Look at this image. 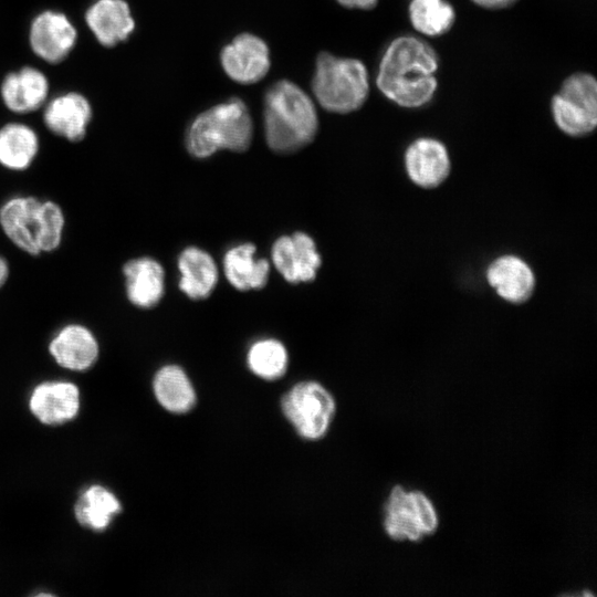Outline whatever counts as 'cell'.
<instances>
[{
    "label": "cell",
    "instance_id": "cell-1",
    "mask_svg": "<svg viewBox=\"0 0 597 597\" xmlns=\"http://www.w3.org/2000/svg\"><path fill=\"white\" fill-rule=\"evenodd\" d=\"M438 67V55L428 42L413 35H400L384 51L376 84L396 105L420 108L429 104L437 92Z\"/></svg>",
    "mask_w": 597,
    "mask_h": 597
},
{
    "label": "cell",
    "instance_id": "cell-2",
    "mask_svg": "<svg viewBox=\"0 0 597 597\" xmlns=\"http://www.w3.org/2000/svg\"><path fill=\"white\" fill-rule=\"evenodd\" d=\"M264 134L275 153L290 154L308 145L318 129L316 108L296 84L282 80L264 96Z\"/></svg>",
    "mask_w": 597,
    "mask_h": 597
},
{
    "label": "cell",
    "instance_id": "cell-3",
    "mask_svg": "<svg viewBox=\"0 0 597 597\" xmlns=\"http://www.w3.org/2000/svg\"><path fill=\"white\" fill-rule=\"evenodd\" d=\"M253 135L245 103L232 97L200 113L186 134V147L196 158H207L221 149L244 151Z\"/></svg>",
    "mask_w": 597,
    "mask_h": 597
},
{
    "label": "cell",
    "instance_id": "cell-4",
    "mask_svg": "<svg viewBox=\"0 0 597 597\" xmlns=\"http://www.w3.org/2000/svg\"><path fill=\"white\" fill-rule=\"evenodd\" d=\"M312 90L324 109L338 114L355 112L369 94L366 66L358 59L322 52L316 59Z\"/></svg>",
    "mask_w": 597,
    "mask_h": 597
},
{
    "label": "cell",
    "instance_id": "cell-5",
    "mask_svg": "<svg viewBox=\"0 0 597 597\" xmlns=\"http://www.w3.org/2000/svg\"><path fill=\"white\" fill-rule=\"evenodd\" d=\"M554 123L566 135L583 137L597 125V82L594 75L577 72L567 76L553 96Z\"/></svg>",
    "mask_w": 597,
    "mask_h": 597
},
{
    "label": "cell",
    "instance_id": "cell-6",
    "mask_svg": "<svg viewBox=\"0 0 597 597\" xmlns=\"http://www.w3.org/2000/svg\"><path fill=\"white\" fill-rule=\"evenodd\" d=\"M281 406L297 433L310 440L325 434L335 411L333 397L315 381L295 385L284 395Z\"/></svg>",
    "mask_w": 597,
    "mask_h": 597
},
{
    "label": "cell",
    "instance_id": "cell-7",
    "mask_svg": "<svg viewBox=\"0 0 597 597\" xmlns=\"http://www.w3.org/2000/svg\"><path fill=\"white\" fill-rule=\"evenodd\" d=\"M437 513L421 492L395 486L385 506V528L395 540L417 541L437 528Z\"/></svg>",
    "mask_w": 597,
    "mask_h": 597
},
{
    "label": "cell",
    "instance_id": "cell-8",
    "mask_svg": "<svg viewBox=\"0 0 597 597\" xmlns=\"http://www.w3.org/2000/svg\"><path fill=\"white\" fill-rule=\"evenodd\" d=\"M220 62L231 80L240 84H253L261 81L270 70V50L261 38L241 33L222 48Z\"/></svg>",
    "mask_w": 597,
    "mask_h": 597
},
{
    "label": "cell",
    "instance_id": "cell-9",
    "mask_svg": "<svg viewBox=\"0 0 597 597\" xmlns=\"http://www.w3.org/2000/svg\"><path fill=\"white\" fill-rule=\"evenodd\" d=\"M271 259L284 280L293 284L314 280L322 262L314 240L304 232L277 238Z\"/></svg>",
    "mask_w": 597,
    "mask_h": 597
},
{
    "label": "cell",
    "instance_id": "cell-10",
    "mask_svg": "<svg viewBox=\"0 0 597 597\" xmlns=\"http://www.w3.org/2000/svg\"><path fill=\"white\" fill-rule=\"evenodd\" d=\"M28 405L41 423L60 426L77 416L80 390L74 383L67 380L42 381L32 389Z\"/></svg>",
    "mask_w": 597,
    "mask_h": 597
},
{
    "label": "cell",
    "instance_id": "cell-11",
    "mask_svg": "<svg viewBox=\"0 0 597 597\" xmlns=\"http://www.w3.org/2000/svg\"><path fill=\"white\" fill-rule=\"evenodd\" d=\"M49 353L62 368L85 371L98 359L100 344L87 326L69 323L53 335L49 343Z\"/></svg>",
    "mask_w": 597,
    "mask_h": 597
},
{
    "label": "cell",
    "instance_id": "cell-12",
    "mask_svg": "<svg viewBox=\"0 0 597 597\" xmlns=\"http://www.w3.org/2000/svg\"><path fill=\"white\" fill-rule=\"evenodd\" d=\"M76 36V30L65 14L44 11L32 21L29 40L39 57L56 64L69 55Z\"/></svg>",
    "mask_w": 597,
    "mask_h": 597
},
{
    "label": "cell",
    "instance_id": "cell-13",
    "mask_svg": "<svg viewBox=\"0 0 597 597\" xmlns=\"http://www.w3.org/2000/svg\"><path fill=\"white\" fill-rule=\"evenodd\" d=\"M41 200L33 196H14L0 207V228L6 237L22 252L39 255V207Z\"/></svg>",
    "mask_w": 597,
    "mask_h": 597
},
{
    "label": "cell",
    "instance_id": "cell-14",
    "mask_svg": "<svg viewBox=\"0 0 597 597\" xmlns=\"http://www.w3.org/2000/svg\"><path fill=\"white\" fill-rule=\"evenodd\" d=\"M405 167L413 184L429 189L447 179L451 163L443 143L432 137H419L405 151Z\"/></svg>",
    "mask_w": 597,
    "mask_h": 597
},
{
    "label": "cell",
    "instance_id": "cell-15",
    "mask_svg": "<svg viewBox=\"0 0 597 597\" xmlns=\"http://www.w3.org/2000/svg\"><path fill=\"white\" fill-rule=\"evenodd\" d=\"M91 118L92 107L88 101L74 92L53 98L43 114L48 129L73 143L85 137Z\"/></svg>",
    "mask_w": 597,
    "mask_h": 597
},
{
    "label": "cell",
    "instance_id": "cell-16",
    "mask_svg": "<svg viewBox=\"0 0 597 597\" xmlns=\"http://www.w3.org/2000/svg\"><path fill=\"white\" fill-rule=\"evenodd\" d=\"M128 301L140 308L159 303L165 293V270L155 259L140 256L128 260L123 266Z\"/></svg>",
    "mask_w": 597,
    "mask_h": 597
},
{
    "label": "cell",
    "instance_id": "cell-17",
    "mask_svg": "<svg viewBox=\"0 0 597 597\" xmlns=\"http://www.w3.org/2000/svg\"><path fill=\"white\" fill-rule=\"evenodd\" d=\"M97 41L107 48L125 41L135 29L129 6L124 0H97L85 13Z\"/></svg>",
    "mask_w": 597,
    "mask_h": 597
},
{
    "label": "cell",
    "instance_id": "cell-18",
    "mask_svg": "<svg viewBox=\"0 0 597 597\" xmlns=\"http://www.w3.org/2000/svg\"><path fill=\"white\" fill-rule=\"evenodd\" d=\"M486 280L499 296L514 304L527 301L535 287V276L528 264L509 254L489 265Z\"/></svg>",
    "mask_w": 597,
    "mask_h": 597
},
{
    "label": "cell",
    "instance_id": "cell-19",
    "mask_svg": "<svg viewBox=\"0 0 597 597\" xmlns=\"http://www.w3.org/2000/svg\"><path fill=\"white\" fill-rule=\"evenodd\" d=\"M49 82L34 67H23L6 76L1 85V96L6 106L19 114L36 111L46 100Z\"/></svg>",
    "mask_w": 597,
    "mask_h": 597
},
{
    "label": "cell",
    "instance_id": "cell-20",
    "mask_svg": "<svg viewBox=\"0 0 597 597\" xmlns=\"http://www.w3.org/2000/svg\"><path fill=\"white\" fill-rule=\"evenodd\" d=\"M179 289L192 300L208 297L218 282V269L212 256L197 248L188 247L178 258Z\"/></svg>",
    "mask_w": 597,
    "mask_h": 597
},
{
    "label": "cell",
    "instance_id": "cell-21",
    "mask_svg": "<svg viewBox=\"0 0 597 597\" xmlns=\"http://www.w3.org/2000/svg\"><path fill=\"white\" fill-rule=\"evenodd\" d=\"M255 252L253 243H242L231 248L224 254L226 277L237 290H260L265 286L270 262L266 259H256Z\"/></svg>",
    "mask_w": 597,
    "mask_h": 597
},
{
    "label": "cell",
    "instance_id": "cell-22",
    "mask_svg": "<svg viewBox=\"0 0 597 597\" xmlns=\"http://www.w3.org/2000/svg\"><path fill=\"white\" fill-rule=\"evenodd\" d=\"M122 512L118 498L102 484L85 488L74 504V515L80 525L94 532H104Z\"/></svg>",
    "mask_w": 597,
    "mask_h": 597
},
{
    "label": "cell",
    "instance_id": "cell-23",
    "mask_svg": "<svg viewBox=\"0 0 597 597\" xmlns=\"http://www.w3.org/2000/svg\"><path fill=\"white\" fill-rule=\"evenodd\" d=\"M39 151V138L29 126L10 123L0 128V165L9 170L28 169Z\"/></svg>",
    "mask_w": 597,
    "mask_h": 597
},
{
    "label": "cell",
    "instance_id": "cell-24",
    "mask_svg": "<svg viewBox=\"0 0 597 597\" xmlns=\"http://www.w3.org/2000/svg\"><path fill=\"white\" fill-rule=\"evenodd\" d=\"M153 389L157 401L170 412H187L196 402L188 376L176 365L164 366L155 374Z\"/></svg>",
    "mask_w": 597,
    "mask_h": 597
},
{
    "label": "cell",
    "instance_id": "cell-25",
    "mask_svg": "<svg viewBox=\"0 0 597 597\" xmlns=\"http://www.w3.org/2000/svg\"><path fill=\"white\" fill-rule=\"evenodd\" d=\"M408 17L412 28L430 38L446 34L455 22V11L447 0H410Z\"/></svg>",
    "mask_w": 597,
    "mask_h": 597
},
{
    "label": "cell",
    "instance_id": "cell-26",
    "mask_svg": "<svg viewBox=\"0 0 597 597\" xmlns=\"http://www.w3.org/2000/svg\"><path fill=\"white\" fill-rule=\"evenodd\" d=\"M284 345L272 338L255 342L248 353V365L256 376L273 380L282 377L287 368Z\"/></svg>",
    "mask_w": 597,
    "mask_h": 597
},
{
    "label": "cell",
    "instance_id": "cell-27",
    "mask_svg": "<svg viewBox=\"0 0 597 597\" xmlns=\"http://www.w3.org/2000/svg\"><path fill=\"white\" fill-rule=\"evenodd\" d=\"M65 217L62 208L52 200H41L39 207L38 248L41 253L56 250L63 238Z\"/></svg>",
    "mask_w": 597,
    "mask_h": 597
},
{
    "label": "cell",
    "instance_id": "cell-28",
    "mask_svg": "<svg viewBox=\"0 0 597 597\" xmlns=\"http://www.w3.org/2000/svg\"><path fill=\"white\" fill-rule=\"evenodd\" d=\"M474 4L489 10H499L514 4L517 0H471Z\"/></svg>",
    "mask_w": 597,
    "mask_h": 597
},
{
    "label": "cell",
    "instance_id": "cell-29",
    "mask_svg": "<svg viewBox=\"0 0 597 597\" xmlns=\"http://www.w3.org/2000/svg\"><path fill=\"white\" fill-rule=\"evenodd\" d=\"M341 6L348 9L370 10L375 8L378 0H336Z\"/></svg>",
    "mask_w": 597,
    "mask_h": 597
},
{
    "label": "cell",
    "instance_id": "cell-30",
    "mask_svg": "<svg viewBox=\"0 0 597 597\" xmlns=\"http://www.w3.org/2000/svg\"><path fill=\"white\" fill-rule=\"evenodd\" d=\"M10 273L7 260L0 255V289L6 284Z\"/></svg>",
    "mask_w": 597,
    "mask_h": 597
}]
</instances>
